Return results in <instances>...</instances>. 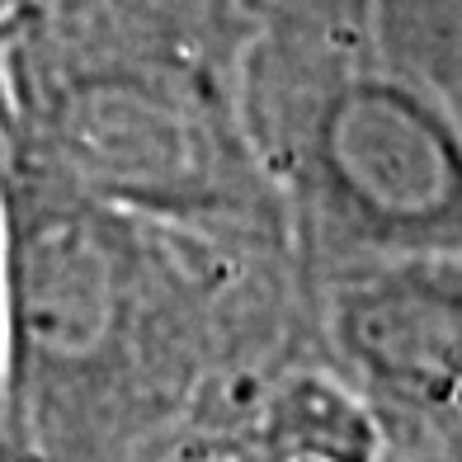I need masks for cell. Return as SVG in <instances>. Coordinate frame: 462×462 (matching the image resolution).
<instances>
[{
  "instance_id": "1",
  "label": "cell",
  "mask_w": 462,
  "mask_h": 462,
  "mask_svg": "<svg viewBox=\"0 0 462 462\" xmlns=\"http://www.w3.org/2000/svg\"><path fill=\"white\" fill-rule=\"evenodd\" d=\"M236 104L283 208L298 288L462 255L457 76L402 43L383 0L255 5Z\"/></svg>"
},
{
  "instance_id": "2",
  "label": "cell",
  "mask_w": 462,
  "mask_h": 462,
  "mask_svg": "<svg viewBox=\"0 0 462 462\" xmlns=\"http://www.w3.org/2000/svg\"><path fill=\"white\" fill-rule=\"evenodd\" d=\"M48 0H0V38H5L14 24H24L33 10H43Z\"/></svg>"
}]
</instances>
